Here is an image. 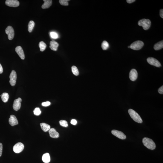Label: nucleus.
Listing matches in <instances>:
<instances>
[{
  "label": "nucleus",
  "instance_id": "obj_1",
  "mask_svg": "<svg viewBox=\"0 0 163 163\" xmlns=\"http://www.w3.org/2000/svg\"><path fill=\"white\" fill-rule=\"evenodd\" d=\"M142 142L144 146L151 150H154L156 148V145L153 140L147 138L143 139Z\"/></svg>",
  "mask_w": 163,
  "mask_h": 163
},
{
  "label": "nucleus",
  "instance_id": "obj_2",
  "mask_svg": "<svg viewBox=\"0 0 163 163\" xmlns=\"http://www.w3.org/2000/svg\"><path fill=\"white\" fill-rule=\"evenodd\" d=\"M128 112L130 116L134 121L139 123L143 122V120L141 117L135 111L130 109H129Z\"/></svg>",
  "mask_w": 163,
  "mask_h": 163
},
{
  "label": "nucleus",
  "instance_id": "obj_3",
  "mask_svg": "<svg viewBox=\"0 0 163 163\" xmlns=\"http://www.w3.org/2000/svg\"><path fill=\"white\" fill-rule=\"evenodd\" d=\"M138 25L142 26L144 30H147L150 28L151 25V22L149 19H143L139 21Z\"/></svg>",
  "mask_w": 163,
  "mask_h": 163
},
{
  "label": "nucleus",
  "instance_id": "obj_4",
  "mask_svg": "<svg viewBox=\"0 0 163 163\" xmlns=\"http://www.w3.org/2000/svg\"><path fill=\"white\" fill-rule=\"evenodd\" d=\"M144 45V42L142 41H137L133 43L130 47V48L133 50H138L142 48Z\"/></svg>",
  "mask_w": 163,
  "mask_h": 163
},
{
  "label": "nucleus",
  "instance_id": "obj_5",
  "mask_svg": "<svg viewBox=\"0 0 163 163\" xmlns=\"http://www.w3.org/2000/svg\"><path fill=\"white\" fill-rule=\"evenodd\" d=\"M5 32L9 40H12L14 37L15 35L14 30L13 27L10 26H8L6 29Z\"/></svg>",
  "mask_w": 163,
  "mask_h": 163
},
{
  "label": "nucleus",
  "instance_id": "obj_6",
  "mask_svg": "<svg viewBox=\"0 0 163 163\" xmlns=\"http://www.w3.org/2000/svg\"><path fill=\"white\" fill-rule=\"evenodd\" d=\"M24 146L22 143H17L13 147V151L15 153H19L22 152L24 150Z\"/></svg>",
  "mask_w": 163,
  "mask_h": 163
},
{
  "label": "nucleus",
  "instance_id": "obj_7",
  "mask_svg": "<svg viewBox=\"0 0 163 163\" xmlns=\"http://www.w3.org/2000/svg\"><path fill=\"white\" fill-rule=\"evenodd\" d=\"M113 135L121 140H124L126 138V136L121 131L117 130H112L111 132Z\"/></svg>",
  "mask_w": 163,
  "mask_h": 163
},
{
  "label": "nucleus",
  "instance_id": "obj_8",
  "mask_svg": "<svg viewBox=\"0 0 163 163\" xmlns=\"http://www.w3.org/2000/svg\"><path fill=\"white\" fill-rule=\"evenodd\" d=\"M10 83L12 86H14L16 85L17 79V74L15 71H12L10 76Z\"/></svg>",
  "mask_w": 163,
  "mask_h": 163
},
{
  "label": "nucleus",
  "instance_id": "obj_9",
  "mask_svg": "<svg viewBox=\"0 0 163 163\" xmlns=\"http://www.w3.org/2000/svg\"><path fill=\"white\" fill-rule=\"evenodd\" d=\"M147 61L149 64L156 67H159L161 66L160 63L157 59L152 57H149L147 59Z\"/></svg>",
  "mask_w": 163,
  "mask_h": 163
},
{
  "label": "nucleus",
  "instance_id": "obj_10",
  "mask_svg": "<svg viewBox=\"0 0 163 163\" xmlns=\"http://www.w3.org/2000/svg\"><path fill=\"white\" fill-rule=\"evenodd\" d=\"M5 4L9 7H17L19 5V2L17 0H7Z\"/></svg>",
  "mask_w": 163,
  "mask_h": 163
},
{
  "label": "nucleus",
  "instance_id": "obj_11",
  "mask_svg": "<svg viewBox=\"0 0 163 163\" xmlns=\"http://www.w3.org/2000/svg\"><path fill=\"white\" fill-rule=\"evenodd\" d=\"M22 101V99L20 98H18L14 101L13 105V108L14 110L18 111L20 109L21 102Z\"/></svg>",
  "mask_w": 163,
  "mask_h": 163
},
{
  "label": "nucleus",
  "instance_id": "obj_12",
  "mask_svg": "<svg viewBox=\"0 0 163 163\" xmlns=\"http://www.w3.org/2000/svg\"><path fill=\"white\" fill-rule=\"evenodd\" d=\"M138 77V73L136 70L132 69L131 70L129 74V78L132 81L136 80Z\"/></svg>",
  "mask_w": 163,
  "mask_h": 163
},
{
  "label": "nucleus",
  "instance_id": "obj_13",
  "mask_svg": "<svg viewBox=\"0 0 163 163\" xmlns=\"http://www.w3.org/2000/svg\"><path fill=\"white\" fill-rule=\"evenodd\" d=\"M15 51L22 60H24L25 59V54L22 47L20 46L17 47L15 48Z\"/></svg>",
  "mask_w": 163,
  "mask_h": 163
},
{
  "label": "nucleus",
  "instance_id": "obj_14",
  "mask_svg": "<svg viewBox=\"0 0 163 163\" xmlns=\"http://www.w3.org/2000/svg\"><path fill=\"white\" fill-rule=\"evenodd\" d=\"M9 124L12 126H14L18 124V121L15 115H11L9 119Z\"/></svg>",
  "mask_w": 163,
  "mask_h": 163
},
{
  "label": "nucleus",
  "instance_id": "obj_15",
  "mask_svg": "<svg viewBox=\"0 0 163 163\" xmlns=\"http://www.w3.org/2000/svg\"><path fill=\"white\" fill-rule=\"evenodd\" d=\"M50 136L52 138H59V134L58 132L54 128H51L48 131Z\"/></svg>",
  "mask_w": 163,
  "mask_h": 163
},
{
  "label": "nucleus",
  "instance_id": "obj_16",
  "mask_svg": "<svg viewBox=\"0 0 163 163\" xmlns=\"http://www.w3.org/2000/svg\"><path fill=\"white\" fill-rule=\"evenodd\" d=\"M59 45L58 43L56 41H52L50 42V48L53 51H57Z\"/></svg>",
  "mask_w": 163,
  "mask_h": 163
},
{
  "label": "nucleus",
  "instance_id": "obj_17",
  "mask_svg": "<svg viewBox=\"0 0 163 163\" xmlns=\"http://www.w3.org/2000/svg\"><path fill=\"white\" fill-rule=\"evenodd\" d=\"M44 3L42 6L43 9H48L51 7L52 4V1L51 0H44Z\"/></svg>",
  "mask_w": 163,
  "mask_h": 163
},
{
  "label": "nucleus",
  "instance_id": "obj_18",
  "mask_svg": "<svg viewBox=\"0 0 163 163\" xmlns=\"http://www.w3.org/2000/svg\"><path fill=\"white\" fill-rule=\"evenodd\" d=\"M41 128L45 132H47L49 130L51 129V127L48 124L46 123H42L40 124Z\"/></svg>",
  "mask_w": 163,
  "mask_h": 163
},
{
  "label": "nucleus",
  "instance_id": "obj_19",
  "mask_svg": "<svg viewBox=\"0 0 163 163\" xmlns=\"http://www.w3.org/2000/svg\"><path fill=\"white\" fill-rule=\"evenodd\" d=\"M42 160L45 163L49 162L51 160L49 153H46L44 154L42 157Z\"/></svg>",
  "mask_w": 163,
  "mask_h": 163
},
{
  "label": "nucleus",
  "instance_id": "obj_20",
  "mask_svg": "<svg viewBox=\"0 0 163 163\" xmlns=\"http://www.w3.org/2000/svg\"><path fill=\"white\" fill-rule=\"evenodd\" d=\"M163 48V40L160 42H158L156 43L154 46V50L157 51L160 50Z\"/></svg>",
  "mask_w": 163,
  "mask_h": 163
},
{
  "label": "nucleus",
  "instance_id": "obj_21",
  "mask_svg": "<svg viewBox=\"0 0 163 163\" xmlns=\"http://www.w3.org/2000/svg\"><path fill=\"white\" fill-rule=\"evenodd\" d=\"M1 99L4 103H7L8 101L9 96L7 93L4 92L1 95Z\"/></svg>",
  "mask_w": 163,
  "mask_h": 163
},
{
  "label": "nucleus",
  "instance_id": "obj_22",
  "mask_svg": "<svg viewBox=\"0 0 163 163\" xmlns=\"http://www.w3.org/2000/svg\"><path fill=\"white\" fill-rule=\"evenodd\" d=\"M35 22L33 21H30L28 24V31L29 32H31L32 31L34 27L35 26Z\"/></svg>",
  "mask_w": 163,
  "mask_h": 163
},
{
  "label": "nucleus",
  "instance_id": "obj_23",
  "mask_svg": "<svg viewBox=\"0 0 163 163\" xmlns=\"http://www.w3.org/2000/svg\"><path fill=\"white\" fill-rule=\"evenodd\" d=\"M39 46L41 51H45L47 47L46 44L42 41L39 43Z\"/></svg>",
  "mask_w": 163,
  "mask_h": 163
},
{
  "label": "nucleus",
  "instance_id": "obj_24",
  "mask_svg": "<svg viewBox=\"0 0 163 163\" xmlns=\"http://www.w3.org/2000/svg\"><path fill=\"white\" fill-rule=\"evenodd\" d=\"M101 47L103 50H106L109 48V44L107 41H104L102 43Z\"/></svg>",
  "mask_w": 163,
  "mask_h": 163
},
{
  "label": "nucleus",
  "instance_id": "obj_25",
  "mask_svg": "<svg viewBox=\"0 0 163 163\" xmlns=\"http://www.w3.org/2000/svg\"><path fill=\"white\" fill-rule=\"evenodd\" d=\"M72 71L74 75L76 76L79 75V72L77 67L74 66L72 67Z\"/></svg>",
  "mask_w": 163,
  "mask_h": 163
},
{
  "label": "nucleus",
  "instance_id": "obj_26",
  "mask_svg": "<svg viewBox=\"0 0 163 163\" xmlns=\"http://www.w3.org/2000/svg\"><path fill=\"white\" fill-rule=\"evenodd\" d=\"M59 123L61 126L63 127H67L68 126V123L65 120H60L59 121Z\"/></svg>",
  "mask_w": 163,
  "mask_h": 163
},
{
  "label": "nucleus",
  "instance_id": "obj_27",
  "mask_svg": "<svg viewBox=\"0 0 163 163\" xmlns=\"http://www.w3.org/2000/svg\"><path fill=\"white\" fill-rule=\"evenodd\" d=\"M33 112L34 115L36 116L40 115L41 113V111L39 108H36L34 110Z\"/></svg>",
  "mask_w": 163,
  "mask_h": 163
},
{
  "label": "nucleus",
  "instance_id": "obj_28",
  "mask_svg": "<svg viewBox=\"0 0 163 163\" xmlns=\"http://www.w3.org/2000/svg\"><path fill=\"white\" fill-rule=\"evenodd\" d=\"M69 1V0H60L59 2L62 5L68 6L69 5L68 1Z\"/></svg>",
  "mask_w": 163,
  "mask_h": 163
},
{
  "label": "nucleus",
  "instance_id": "obj_29",
  "mask_svg": "<svg viewBox=\"0 0 163 163\" xmlns=\"http://www.w3.org/2000/svg\"><path fill=\"white\" fill-rule=\"evenodd\" d=\"M50 36L54 39H57L58 38V35L55 32H51L50 33Z\"/></svg>",
  "mask_w": 163,
  "mask_h": 163
},
{
  "label": "nucleus",
  "instance_id": "obj_30",
  "mask_svg": "<svg viewBox=\"0 0 163 163\" xmlns=\"http://www.w3.org/2000/svg\"><path fill=\"white\" fill-rule=\"evenodd\" d=\"M51 104V103L50 102L47 101L46 102L42 103V105L43 106L47 107L49 106Z\"/></svg>",
  "mask_w": 163,
  "mask_h": 163
},
{
  "label": "nucleus",
  "instance_id": "obj_31",
  "mask_svg": "<svg viewBox=\"0 0 163 163\" xmlns=\"http://www.w3.org/2000/svg\"><path fill=\"white\" fill-rule=\"evenodd\" d=\"M158 92L160 94H163V86H161L160 88L158 89Z\"/></svg>",
  "mask_w": 163,
  "mask_h": 163
},
{
  "label": "nucleus",
  "instance_id": "obj_32",
  "mask_svg": "<svg viewBox=\"0 0 163 163\" xmlns=\"http://www.w3.org/2000/svg\"><path fill=\"white\" fill-rule=\"evenodd\" d=\"M3 144L1 143H0V157L2 155L3 152Z\"/></svg>",
  "mask_w": 163,
  "mask_h": 163
},
{
  "label": "nucleus",
  "instance_id": "obj_33",
  "mask_svg": "<svg viewBox=\"0 0 163 163\" xmlns=\"http://www.w3.org/2000/svg\"><path fill=\"white\" fill-rule=\"evenodd\" d=\"M77 120L75 119H72L71 121V123L74 125H76L77 124Z\"/></svg>",
  "mask_w": 163,
  "mask_h": 163
},
{
  "label": "nucleus",
  "instance_id": "obj_34",
  "mask_svg": "<svg viewBox=\"0 0 163 163\" xmlns=\"http://www.w3.org/2000/svg\"><path fill=\"white\" fill-rule=\"evenodd\" d=\"M160 15L161 18H163V10L161 9L160 11Z\"/></svg>",
  "mask_w": 163,
  "mask_h": 163
},
{
  "label": "nucleus",
  "instance_id": "obj_35",
  "mask_svg": "<svg viewBox=\"0 0 163 163\" xmlns=\"http://www.w3.org/2000/svg\"><path fill=\"white\" fill-rule=\"evenodd\" d=\"M127 2L128 4H131L135 1V0H127Z\"/></svg>",
  "mask_w": 163,
  "mask_h": 163
},
{
  "label": "nucleus",
  "instance_id": "obj_36",
  "mask_svg": "<svg viewBox=\"0 0 163 163\" xmlns=\"http://www.w3.org/2000/svg\"><path fill=\"white\" fill-rule=\"evenodd\" d=\"M3 70L2 66L0 63V74H2L3 72Z\"/></svg>",
  "mask_w": 163,
  "mask_h": 163
},
{
  "label": "nucleus",
  "instance_id": "obj_37",
  "mask_svg": "<svg viewBox=\"0 0 163 163\" xmlns=\"http://www.w3.org/2000/svg\"><path fill=\"white\" fill-rule=\"evenodd\" d=\"M128 48H130V46H128Z\"/></svg>",
  "mask_w": 163,
  "mask_h": 163
}]
</instances>
